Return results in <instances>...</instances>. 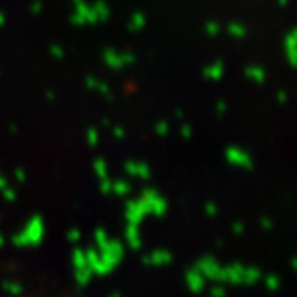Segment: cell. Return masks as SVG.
Returning <instances> with one entry per match:
<instances>
[{"label": "cell", "mask_w": 297, "mask_h": 297, "mask_svg": "<svg viewBox=\"0 0 297 297\" xmlns=\"http://www.w3.org/2000/svg\"><path fill=\"white\" fill-rule=\"evenodd\" d=\"M226 158L231 165H236L240 168H245V170H251L254 167L253 158H251L249 153H245L243 148L240 147H229L226 151Z\"/></svg>", "instance_id": "7a4b0ae2"}, {"label": "cell", "mask_w": 297, "mask_h": 297, "mask_svg": "<svg viewBox=\"0 0 297 297\" xmlns=\"http://www.w3.org/2000/svg\"><path fill=\"white\" fill-rule=\"evenodd\" d=\"M290 267L293 269V272H297V256H293V258L290 260Z\"/></svg>", "instance_id": "ba28073f"}, {"label": "cell", "mask_w": 297, "mask_h": 297, "mask_svg": "<svg viewBox=\"0 0 297 297\" xmlns=\"http://www.w3.org/2000/svg\"><path fill=\"white\" fill-rule=\"evenodd\" d=\"M211 297H224V288H213V292H211Z\"/></svg>", "instance_id": "8992f818"}, {"label": "cell", "mask_w": 297, "mask_h": 297, "mask_svg": "<svg viewBox=\"0 0 297 297\" xmlns=\"http://www.w3.org/2000/svg\"><path fill=\"white\" fill-rule=\"evenodd\" d=\"M233 231H235V233H238V235H242L243 233V224H235V226H233Z\"/></svg>", "instance_id": "52a82bcc"}, {"label": "cell", "mask_w": 297, "mask_h": 297, "mask_svg": "<svg viewBox=\"0 0 297 297\" xmlns=\"http://www.w3.org/2000/svg\"><path fill=\"white\" fill-rule=\"evenodd\" d=\"M190 283H192V288L195 290V292H199V290H203V279L197 276V274H193V276H190Z\"/></svg>", "instance_id": "277c9868"}, {"label": "cell", "mask_w": 297, "mask_h": 297, "mask_svg": "<svg viewBox=\"0 0 297 297\" xmlns=\"http://www.w3.org/2000/svg\"><path fill=\"white\" fill-rule=\"evenodd\" d=\"M208 211H210V215H215V206H208Z\"/></svg>", "instance_id": "9c48e42d"}, {"label": "cell", "mask_w": 297, "mask_h": 297, "mask_svg": "<svg viewBox=\"0 0 297 297\" xmlns=\"http://www.w3.org/2000/svg\"><path fill=\"white\" fill-rule=\"evenodd\" d=\"M219 279L233 285H256L262 279V270L256 267H242V265H231L226 269H220Z\"/></svg>", "instance_id": "6da1fadb"}, {"label": "cell", "mask_w": 297, "mask_h": 297, "mask_svg": "<svg viewBox=\"0 0 297 297\" xmlns=\"http://www.w3.org/2000/svg\"><path fill=\"white\" fill-rule=\"evenodd\" d=\"M260 226H262L265 231H270V229H272V227H274V222H272V220H270V219H267V217H265V219L260 220Z\"/></svg>", "instance_id": "5b68a950"}, {"label": "cell", "mask_w": 297, "mask_h": 297, "mask_svg": "<svg viewBox=\"0 0 297 297\" xmlns=\"http://www.w3.org/2000/svg\"><path fill=\"white\" fill-rule=\"evenodd\" d=\"M263 283H265V288L267 290H270V292H276V290H279V286H281V278H279V276H276V274H269V276H265Z\"/></svg>", "instance_id": "3957f363"}]
</instances>
